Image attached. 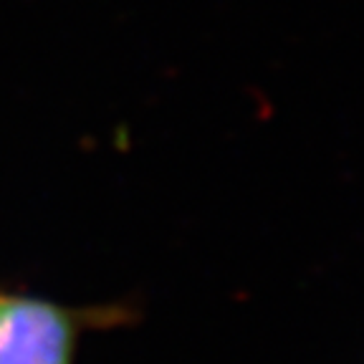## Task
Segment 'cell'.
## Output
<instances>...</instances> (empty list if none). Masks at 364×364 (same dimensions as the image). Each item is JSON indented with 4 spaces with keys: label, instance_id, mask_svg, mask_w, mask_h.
Wrapping results in <instances>:
<instances>
[{
    "label": "cell",
    "instance_id": "obj_1",
    "mask_svg": "<svg viewBox=\"0 0 364 364\" xmlns=\"http://www.w3.org/2000/svg\"><path fill=\"white\" fill-rule=\"evenodd\" d=\"M76 321L66 309L0 294V364H71Z\"/></svg>",
    "mask_w": 364,
    "mask_h": 364
}]
</instances>
